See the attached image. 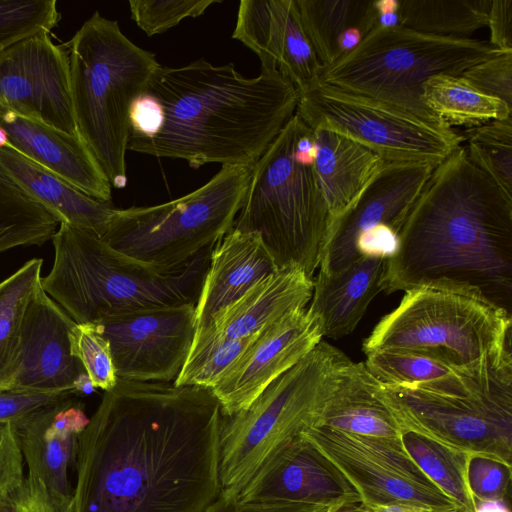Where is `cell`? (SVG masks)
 I'll return each instance as SVG.
<instances>
[{
  "instance_id": "18",
  "label": "cell",
  "mask_w": 512,
  "mask_h": 512,
  "mask_svg": "<svg viewBox=\"0 0 512 512\" xmlns=\"http://www.w3.org/2000/svg\"><path fill=\"white\" fill-rule=\"evenodd\" d=\"M75 324L39 283L23 318L8 388L74 392L86 373L71 350Z\"/></svg>"
},
{
  "instance_id": "21",
  "label": "cell",
  "mask_w": 512,
  "mask_h": 512,
  "mask_svg": "<svg viewBox=\"0 0 512 512\" xmlns=\"http://www.w3.org/2000/svg\"><path fill=\"white\" fill-rule=\"evenodd\" d=\"M89 423L75 394L45 405L12 423L27 467V476L48 489L71 496L69 471L74 467L78 439Z\"/></svg>"
},
{
  "instance_id": "4",
  "label": "cell",
  "mask_w": 512,
  "mask_h": 512,
  "mask_svg": "<svg viewBox=\"0 0 512 512\" xmlns=\"http://www.w3.org/2000/svg\"><path fill=\"white\" fill-rule=\"evenodd\" d=\"M51 240L53 264L40 285L77 324L144 308L196 305L214 247L183 268L159 273L93 232L66 223L59 224Z\"/></svg>"
},
{
  "instance_id": "50",
  "label": "cell",
  "mask_w": 512,
  "mask_h": 512,
  "mask_svg": "<svg viewBox=\"0 0 512 512\" xmlns=\"http://www.w3.org/2000/svg\"><path fill=\"white\" fill-rule=\"evenodd\" d=\"M475 512H511L506 499L475 501Z\"/></svg>"
},
{
  "instance_id": "5",
  "label": "cell",
  "mask_w": 512,
  "mask_h": 512,
  "mask_svg": "<svg viewBox=\"0 0 512 512\" xmlns=\"http://www.w3.org/2000/svg\"><path fill=\"white\" fill-rule=\"evenodd\" d=\"M315 156L313 131L295 113L252 165L232 227L258 233L278 268L297 266L312 279L330 230Z\"/></svg>"
},
{
  "instance_id": "46",
  "label": "cell",
  "mask_w": 512,
  "mask_h": 512,
  "mask_svg": "<svg viewBox=\"0 0 512 512\" xmlns=\"http://www.w3.org/2000/svg\"><path fill=\"white\" fill-rule=\"evenodd\" d=\"M343 505V504H342ZM341 505H308L295 503H243L220 493L202 512H333Z\"/></svg>"
},
{
  "instance_id": "22",
  "label": "cell",
  "mask_w": 512,
  "mask_h": 512,
  "mask_svg": "<svg viewBox=\"0 0 512 512\" xmlns=\"http://www.w3.org/2000/svg\"><path fill=\"white\" fill-rule=\"evenodd\" d=\"M9 146L87 195L110 202L111 185L78 135L0 107V148Z\"/></svg>"
},
{
  "instance_id": "48",
  "label": "cell",
  "mask_w": 512,
  "mask_h": 512,
  "mask_svg": "<svg viewBox=\"0 0 512 512\" xmlns=\"http://www.w3.org/2000/svg\"><path fill=\"white\" fill-rule=\"evenodd\" d=\"M487 27L488 43L501 52L512 53V0H490Z\"/></svg>"
},
{
  "instance_id": "13",
  "label": "cell",
  "mask_w": 512,
  "mask_h": 512,
  "mask_svg": "<svg viewBox=\"0 0 512 512\" xmlns=\"http://www.w3.org/2000/svg\"><path fill=\"white\" fill-rule=\"evenodd\" d=\"M343 473L365 507L413 504L438 512H459L418 467L401 437L386 438L315 426L303 432Z\"/></svg>"
},
{
  "instance_id": "41",
  "label": "cell",
  "mask_w": 512,
  "mask_h": 512,
  "mask_svg": "<svg viewBox=\"0 0 512 512\" xmlns=\"http://www.w3.org/2000/svg\"><path fill=\"white\" fill-rule=\"evenodd\" d=\"M511 465L483 455H471L467 479L475 501L506 499L511 484Z\"/></svg>"
},
{
  "instance_id": "52",
  "label": "cell",
  "mask_w": 512,
  "mask_h": 512,
  "mask_svg": "<svg viewBox=\"0 0 512 512\" xmlns=\"http://www.w3.org/2000/svg\"><path fill=\"white\" fill-rule=\"evenodd\" d=\"M333 512H366V509L361 502H358L343 504Z\"/></svg>"
},
{
  "instance_id": "32",
  "label": "cell",
  "mask_w": 512,
  "mask_h": 512,
  "mask_svg": "<svg viewBox=\"0 0 512 512\" xmlns=\"http://www.w3.org/2000/svg\"><path fill=\"white\" fill-rule=\"evenodd\" d=\"M490 0H399L400 26L444 37L470 36L487 27Z\"/></svg>"
},
{
  "instance_id": "28",
  "label": "cell",
  "mask_w": 512,
  "mask_h": 512,
  "mask_svg": "<svg viewBox=\"0 0 512 512\" xmlns=\"http://www.w3.org/2000/svg\"><path fill=\"white\" fill-rule=\"evenodd\" d=\"M323 68L351 52L376 24L374 0H295Z\"/></svg>"
},
{
  "instance_id": "36",
  "label": "cell",
  "mask_w": 512,
  "mask_h": 512,
  "mask_svg": "<svg viewBox=\"0 0 512 512\" xmlns=\"http://www.w3.org/2000/svg\"><path fill=\"white\" fill-rule=\"evenodd\" d=\"M378 382L393 386H413L453 375L458 371L423 353L409 350H378L363 362Z\"/></svg>"
},
{
  "instance_id": "23",
  "label": "cell",
  "mask_w": 512,
  "mask_h": 512,
  "mask_svg": "<svg viewBox=\"0 0 512 512\" xmlns=\"http://www.w3.org/2000/svg\"><path fill=\"white\" fill-rule=\"evenodd\" d=\"M313 279L297 266L277 269L218 311L194 339H239L260 332L289 312L307 308Z\"/></svg>"
},
{
  "instance_id": "40",
  "label": "cell",
  "mask_w": 512,
  "mask_h": 512,
  "mask_svg": "<svg viewBox=\"0 0 512 512\" xmlns=\"http://www.w3.org/2000/svg\"><path fill=\"white\" fill-rule=\"evenodd\" d=\"M221 0H130L131 18L148 36L166 32L185 18L202 15Z\"/></svg>"
},
{
  "instance_id": "38",
  "label": "cell",
  "mask_w": 512,
  "mask_h": 512,
  "mask_svg": "<svg viewBox=\"0 0 512 512\" xmlns=\"http://www.w3.org/2000/svg\"><path fill=\"white\" fill-rule=\"evenodd\" d=\"M60 20L56 0H0V53L23 38L50 32Z\"/></svg>"
},
{
  "instance_id": "37",
  "label": "cell",
  "mask_w": 512,
  "mask_h": 512,
  "mask_svg": "<svg viewBox=\"0 0 512 512\" xmlns=\"http://www.w3.org/2000/svg\"><path fill=\"white\" fill-rule=\"evenodd\" d=\"M462 136L470 158L512 195V117L467 129Z\"/></svg>"
},
{
  "instance_id": "14",
  "label": "cell",
  "mask_w": 512,
  "mask_h": 512,
  "mask_svg": "<svg viewBox=\"0 0 512 512\" xmlns=\"http://www.w3.org/2000/svg\"><path fill=\"white\" fill-rule=\"evenodd\" d=\"M196 305L152 307L95 323L108 341L117 378L175 381L196 333Z\"/></svg>"
},
{
  "instance_id": "7",
  "label": "cell",
  "mask_w": 512,
  "mask_h": 512,
  "mask_svg": "<svg viewBox=\"0 0 512 512\" xmlns=\"http://www.w3.org/2000/svg\"><path fill=\"white\" fill-rule=\"evenodd\" d=\"M353 363L341 350L322 340L246 408L223 416L221 494L237 498L275 454L316 426L325 404Z\"/></svg>"
},
{
  "instance_id": "10",
  "label": "cell",
  "mask_w": 512,
  "mask_h": 512,
  "mask_svg": "<svg viewBox=\"0 0 512 512\" xmlns=\"http://www.w3.org/2000/svg\"><path fill=\"white\" fill-rule=\"evenodd\" d=\"M251 169L252 165L222 166L207 183L181 198L115 209L100 238L159 273L183 268L232 229Z\"/></svg>"
},
{
  "instance_id": "25",
  "label": "cell",
  "mask_w": 512,
  "mask_h": 512,
  "mask_svg": "<svg viewBox=\"0 0 512 512\" xmlns=\"http://www.w3.org/2000/svg\"><path fill=\"white\" fill-rule=\"evenodd\" d=\"M386 260L361 256L334 275L318 274L307 311L321 325L323 337L340 339L351 334L368 306L382 291Z\"/></svg>"
},
{
  "instance_id": "44",
  "label": "cell",
  "mask_w": 512,
  "mask_h": 512,
  "mask_svg": "<svg viewBox=\"0 0 512 512\" xmlns=\"http://www.w3.org/2000/svg\"><path fill=\"white\" fill-rule=\"evenodd\" d=\"M24 466L13 424H0V497L15 493L21 488L26 477Z\"/></svg>"
},
{
  "instance_id": "51",
  "label": "cell",
  "mask_w": 512,
  "mask_h": 512,
  "mask_svg": "<svg viewBox=\"0 0 512 512\" xmlns=\"http://www.w3.org/2000/svg\"><path fill=\"white\" fill-rule=\"evenodd\" d=\"M17 491L0 497V512H23L17 497Z\"/></svg>"
},
{
  "instance_id": "27",
  "label": "cell",
  "mask_w": 512,
  "mask_h": 512,
  "mask_svg": "<svg viewBox=\"0 0 512 512\" xmlns=\"http://www.w3.org/2000/svg\"><path fill=\"white\" fill-rule=\"evenodd\" d=\"M312 131L316 145L314 170L328 211L331 230L336 220L356 201L385 162L371 150L337 133Z\"/></svg>"
},
{
  "instance_id": "34",
  "label": "cell",
  "mask_w": 512,
  "mask_h": 512,
  "mask_svg": "<svg viewBox=\"0 0 512 512\" xmlns=\"http://www.w3.org/2000/svg\"><path fill=\"white\" fill-rule=\"evenodd\" d=\"M42 265L41 258H32L0 282V388L9 386L23 318Z\"/></svg>"
},
{
  "instance_id": "6",
  "label": "cell",
  "mask_w": 512,
  "mask_h": 512,
  "mask_svg": "<svg viewBox=\"0 0 512 512\" xmlns=\"http://www.w3.org/2000/svg\"><path fill=\"white\" fill-rule=\"evenodd\" d=\"M76 130L99 169L116 188L126 185L129 112L160 67L153 52L128 39L99 12L68 44Z\"/></svg>"
},
{
  "instance_id": "19",
  "label": "cell",
  "mask_w": 512,
  "mask_h": 512,
  "mask_svg": "<svg viewBox=\"0 0 512 512\" xmlns=\"http://www.w3.org/2000/svg\"><path fill=\"white\" fill-rule=\"evenodd\" d=\"M236 499L329 506L361 502L338 467L303 433L275 454Z\"/></svg>"
},
{
  "instance_id": "1",
  "label": "cell",
  "mask_w": 512,
  "mask_h": 512,
  "mask_svg": "<svg viewBox=\"0 0 512 512\" xmlns=\"http://www.w3.org/2000/svg\"><path fill=\"white\" fill-rule=\"evenodd\" d=\"M209 388L117 379L80 434L71 512H202L221 493Z\"/></svg>"
},
{
  "instance_id": "8",
  "label": "cell",
  "mask_w": 512,
  "mask_h": 512,
  "mask_svg": "<svg viewBox=\"0 0 512 512\" xmlns=\"http://www.w3.org/2000/svg\"><path fill=\"white\" fill-rule=\"evenodd\" d=\"M377 392L402 432L512 464V358L418 386L377 381Z\"/></svg>"
},
{
  "instance_id": "12",
  "label": "cell",
  "mask_w": 512,
  "mask_h": 512,
  "mask_svg": "<svg viewBox=\"0 0 512 512\" xmlns=\"http://www.w3.org/2000/svg\"><path fill=\"white\" fill-rule=\"evenodd\" d=\"M296 114L310 129L337 133L384 162L437 166L464 141L453 128L319 80L299 92Z\"/></svg>"
},
{
  "instance_id": "42",
  "label": "cell",
  "mask_w": 512,
  "mask_h": 512,
  "mask_svg": "<svg viewBox=\"0 0 512 512\" xmlns=\"http://www.w3.org/2000/svg\"><path fill=\"white\" fill-rule=\"evenodd\" d=\"M468 85L512 108V53H501L459 75Z\"/></svg>"
},
{
  "instance_id": "16",
  "label": "cell",
  "mask_w": 512,
  "mask_h": 512,
  "mask_svg": "<svg viewBox=\"0 0 512 512\" xmlns=\"http://www.w3.org/2000/svg\"><path fill=\"white\" fill-rule=\"evenodd\" d=\"M435 167L424 162H385L333 224L318 274L334 275L359 259L360 239L378 227L387 226L399 234Z\"/></svg>"
},
{
  "instance_id": "17",
  "label": "cell",
  "mask_w": 512,
  "mask_h": 512,
  "mask_svg": "<svg viewBox=\"0 0 512 512\" xmlns=\"http://www.w3.org/2000/svg\"><path fill=\"white\" fill-rule=\"evenodd\" d=\"M323 339L319 320L296 309L262 329L240 358L211 388L223 416L246 408L273 380Z\"/></svg>"
},
{
  "instance_id": "20",
  "label": "cell",
  "mask_w": 512,
  "mask_h": 512,
  "mask_svg": "<svg viewBox=\"0 0 512 512\" xmlns=\"http://www.w3.org/2000/svg\"><path fill=\"white\" fill-rule=\"evenodd\" d=\"M232 38L254 51L261 67L279 70L298 93L316 82L323 69L295 0H242Z\"/></svg>"
},
{
  "instance_id": "45",
  "label": "cell",
  "mask_w": 512,
  "mask_h": 512,
  "mask_svg": "<svg viewBox=\"0 0 512 512\" xmlns=\"http://www.w3.org/2000/svg\"><path fill=\"white\" fill-rule=\"evenodd\" d=\"M17 497L23 512H71L70 497L53 492L39 480L27 476Z\"/></svg>"
},
{
  "instance_id": "9",
  "label": "cell",
  "mask_w": 512,
  "mask_h": 512,
  "mask_svg": "<svg viewBox=\"0 0 512 512\" xmlns=\"http://www.w3.org/2000/svg\"><path fill=\"white\" fill-rule=\"evenodd\" d=\"M501 53L471 37L374 27L351 52L323 68L318 80L439 123L422 102L425 81L437 74L459 76Z\"/></svg>"
},
{
  "instance_id": "15",
  "label": "cell",
  "mask_w": 512,
  "mask_h": 512,
  "mask_svg": "<svg viewBox=\"0 0 512 512\" xmlns=\"http://www.w3.org/2000/svg\"><path fill=\"white\" fill-rule=\"evenodd\" d=\"M0 107L78 135L68 49L54 44L49 31L23 38L0 53Z\"/></svg>"
},
{
  "instance_id": "35",
  "label": "cell",
  "mask_w": 512,
  "mask_h": 512,
  "mask_svg": "<svg viewBox=\"0 0 512 512\" xmlns=\"http://www.w3.org/2000/svg\"><path fill=\"white\" fill-rule=\"evenodd\" d=\"M259 333L239 339H194L187 360L173 384L211 389Z\"/></svg>"
},
{
  "instance_id": "33",
  "label": "cell",
  "mask_w": 512,
  "mask_h": 512,
  "mask_svg": "<svg viewBox=\"0 0 512 512\" xmlns=\"http://www.w3.org/2000/svg\"><path fill=\"white\" fill-rule=\"evenodd\" d=\"M59 224L0 167V253L18 246H41L52 239Z\"/></svg>"
},
{
  "instance_id": "29",
  "label": "cell",
  "mask_w": 512,
  "mask_h": 512,
  "mask_svg": "<svg viewBox=\"0 0 512 512\" xmlns=\"http://www.w3.org/2000/svg\"><path fill=\"white\" fill-rule=\"evenodd\" d=\"M316 426L364 436L400 438L402 434L398 421L378 395L377 381L363 362L353 363L325 404Z\"/></svg>"
},
{
  "instance_id": "26",
  "label": "cell",
  "mask_w": 512,
  "mask_h": 512,
  "mask_svg": "<svg viewBox=\"0 0 512 512\" xmlns=\"http://www.w3.org/2000/svg\"><path fill=\"white\" fill-rule=\"evenodd\" d=\"M1 169L60 223L101 237L116 208L93 198L9 146L0 148Z\"/></svg>"
},
{
  "instance_id": "11",
  "label": "cell",
  "mask_w": 512,
  "mask_h": 512,
  "mask_svg": "<svg viewBox=\"0 0 512 512\" xmlns=\"http://www.w3.org/2000/svg\"><path fill=\"white\" fill-rule=\"evenodd\" d=\"M512 316L469 297L426 288L405 291L362 343L365 355L409 350L456 370L512 356Z\"/></svg>"
},
{
  "instance_id": "24",
  "label": "cell",
  "mask_w": 512,
  "mask_h": 512,
  "mask_svg": "<svg viewBox=\"0 0 512 512\" xmlns=\"http://www.w3.org/2000/svg\"><path fill=\"white\" fill-rule=\"evenodd\" d=\"M279 269L256 232L232 228L213 247L197 301L196 332L242 297L255 283Z\"/></svg>"
},
{
  "instance_id": "3",
  "label": "cell",
  "mask_w": 512,
  "mask_h": 512,
  "mask_svg": "<svg viewBox=\"0 0 512 512\" xmlns=\"http://www.w3.org/2000/svg\"><path fill=\"white\" fill-rule=\"evenodd\" d=\"M161 106L162 124L148 138H129L127 150L208 163L253 165L294 116L299 93L276 68L257 77L233 63L203 58L180 67L161 66L146 90Z\"/></svg>"
},
{
  "instance_id": "30",
  "label": "cell",
  "mask_w": 512,
  "mask_h": 512,
  "mask_svg": "<svg viewBox=\"0 0 512 512\" xmlns=\"http://www.w3.org/2000/svg\"><path fill=\"white\" fill-rule=\"evenodd\" d=\"M422 102L439 123L450 128L470 129L512 117V108L505 102L480 93L460 76L437 74L427 79Z\"/></svg>"
},
{
  "instance_id": "39",
  "label": "cell",
  "mask_w": 512,
  "mask_h": 512,
  "mask_svg": "<svg viewBox=\"0 0 512 512\" xmlns=\"http://www.w3.org/2000/svg\"><path fill=\"white\" fill-rule=\"evenodd\" d=\"M71 350L80 361L94 388L111 390L117 376L108 341L95 324H75L70 331Z\"/></svg>"
},
{
  "instance_id": "31",
  "label": "cell",
  "mask_w": 512,
  "mask_h": 512,
  "mask_svg": "<svg viewBox=\"0 0 512 512\" xmlns=\"http://www.w3.org/2000/svg\"><path fill=\"white\" fill-rule=\"evenodd\" d=\"M402 444L422 472L457 505L459 512H475L467 470L471 454L405 430Z\"/></svg>"
},
{
  "instance_id": "2",
  "label": "cell",
  "mask_w": 512,
  "mask_h": 512,
  "mask_svg": "<svg viewBox=\"0 0 512 512\" xmlns=\"http://www.w3.org/2000/svg\"><path fill=\"white\" fill-rule=\"evenodd\" d=\"M382 291L460 294L512 316V195L460 145L437 165L386 260Z\"/></svg>"
},
{
  "instance_id": "43",
  "label": "cell",
  "mask_w": 512,
  "mask_h": 512,
  "mask_svg": "<svg viewBox=\"0 0 512 512\" xmlns=\"http://www.w3.org/2000/svg\"><path fill=\"white\" fill-rule=\"evenodd\" d=\"M72 391L44 392L17 388H0V424L14 423L36 409L60 401Z\"/></svg>"
},
{
  "instance_id": "47",
  "label": "cell",
  "mask_w": 512,
  "mask_h": 512,
  "mask_svg": "<svg viewBox=\"0 0 512 512\" xmlns=\"http://www.w3.org/2000/svg\"><path fill=\"white\" fill-rule=\"evenodd\" d=\"M129 138H148L158 132L162 124V110L158 101L143 92L131 104Z\"/></svg>"
},
{
  "instance_id": "49",
  "label": "cell",
  "mask_w": 512,
  "mask_h": 512,
  "mask_svg": "<svg viewBox=\"0 0 512 512\" xmlns=\"http://www.w3.org/2000/svg\"><path fill=\"white\" fill-rule=\"evenodd\" d=\"M365 507V506H364ZM366 512H438L436 510L413 505V504H389L380 506H369L365 507Z\"/></svg>"
}]
</instances>
